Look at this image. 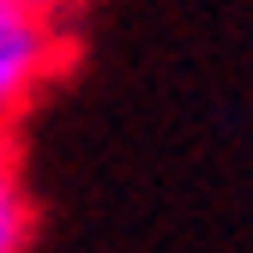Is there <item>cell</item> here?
Returning a JSON list of instances; mask_svg holds the SVG:
<instances>
[{"instance_id": "cell-2", "label": "cell", "mask_w": 253, "mask_h": 253, "mask_svg": "<svg viewBox=\"0 0 253 253\" xmlns=\"http://www.w3.org/2000/svg\"><path fill=\"white\" fill-rule=\"evenodd\" d=\"M37 235V205H30V187L18 175V163L0 151V253H24Z\"/></svg>"}, {"instance_id": "cell-1", "label": "cell", "mask_w": 253, "mask_h": 253, "mask_svg": "<svg viewBox=\"0 0 253 253\" xmlns=\"http://www.w3.org/2000/svg\"><path fill=\"white\" fill-rule=\"evenodd\" d=\"M60 60V30L48 0H0V133L37 103Z\"/></svg>"}]
</instances>
